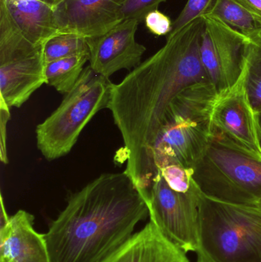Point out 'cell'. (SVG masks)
<instances>
[{
    "label": "cell",
    "mask_w": 261,
    "mask_h": 262,
    "mask_svg": "<svg viewBox=\"0 0 261 262\" xmlns=\"http://www.w3.org/2000/svg\"><path fill=\"white\" fill-rule=\"evenodd\" d=\"M259 206H261V204H260V205H259Z\"/></svg>",
    "instance_id": "obj_28"
},
{
    "label": "cell",
    "mask_w": 261,
    "mask_h": 262,
    "mask_svg": "<svg viewBox=\"0 0 261 262\" xmlns=\"http://www.w3.org/2000/svg\"><path fill=\"white\" fill-rule=\"evenodd\" d=\"M207 15L217 17L250 39L261 35L260 21L234 0H216Z\"/></svg>",
    "instance_id": "obj_17"
},
{
    "label": "cell",
    "mask_w": 261,
    "mask_h": 262,
    "mask_svg": "<svg viewBox=\"0 0 261 262\" xmlns=\"http://www.w3.org/2000/svg\"><path fill=\"white\" fill-rule=\"evenodd\" d=\"M26 38L38 46L59 34L52 6L42 0H3Z\"/></svg>",
    "instance_id": "obj_15"
},
{
    "label": "cell",
    "mask_w": 261,
    "mask_h": 262,
    "mask_svg": "<svg viewBox=\"0 0 261 262\" xmlns=\"http://www.w3.org/2000/svg\"><path fill=\"white\" fill-rule=\"evenodd\" d=\"M101 262H190L187 253L149 222Z\"/></svg>",
    "instance_id": "obj_14"
},
{
    "label": "cell",
    "mask_w": 261,
    "mask_h": 262,
    "mask_svg": "<svg viewBox=\"0 0 261 262\" xmlns=\"http://www.w3.org/2000/svg\"><path fill=\"white\" fill-rule=\"evenodd\" d=\"M212 122L215 130L261 157L257 115L248 97L244 69L235 84L218 94Z\"/></svg>",
    "instance_id": "obj_10"
},
{
    "label": "cell",
    "mask_w": 261,
    "mask_h": 262,
    "mask_svg": "<svg viewBox=\"0 0 261 262\" xmlns=\"http://www.w3.org/2000/svg\"><path fill=\"white\" fill-rule=\"evenodd\" d=\"M243 69L248 97L257 115L261 112V35L247 42Z\"/></svg>",
    "instance_id": "obj_18"
},
{
    "label": "cell",
    "mask_w": 261,
    "mask_h": 262,
    "mask_svg": "<svg viewBox=\"0 0 261 262\" xmlns=\"http://www.w3.org/2000/svg\"><path fill=\"white\" fill-rule=\"evenodd\" d=\"M9 107L0 101V134H1V160L3 163H8L6 150V124L10 118Z\"/></svg>",
    "instance_id": "obj_23"
},
{
    "label": "cell",
    "mask_w": 261,
    "mask_h": 262,
    "mask_svg": "<svg viewBox=\"0 0 261 262\" xmlns=\"http://www.w3.org/2000/svg\"><path fill=\"white\" fill-rule=\"evenodd\" d=\"M113 84L90 66L84 69L58 108L37 126V146L46 160L52 161L70 152L89 121L108 107Z\"/></svg>",
    "instance_id": "obj_6"
},
{
    "label": "cell",
    "mask_w": 261,
    "mask_h": 262,
    "mask_svg": "<svg viewBox=\"0 0 261 262\" xmlns=\"http://www.w3.org/2000/svg\"><path fill=\"white\" fill-rule=\"evenodd\" d=\"M218 94L212 83H198L170 103L153 144L158 170L171 163L194 170L216 132L212 113Z\"/></svg>",
    "instance_id": "obj_3"
},
{
    "label": "cell",
    "mask_w": 261,
    "mask_h": 262,
    "mask_svg": "<svg viewBox=\"0 0 261 262\" xmlns=\"http://www.w3.org/2000/svg\"><path fill=\"white\" fill-rule=\"evenodd\" d=\"M197 254L206 262H261V206L202 193Z\"/></svg>",
    "instance_id": "obj_4"
},
{
    "label": "cell",
    "mask_w": 261,
    "mask_h": 262,
    "mask_svg": "<svg viewBox=\"0 0 261 262\" xmlns=\"http://www.w3.org/2000/svg\"><path fill=\"white\" fill-rule=\"evenodd\" d=\"M149 208L125 172L103 173L70 195L45 233L52 262H101L125 244Z\"/></svg>",
    "instance_id": "obj_2"
},
{
    "label": "cell",
    "mask_w": 261,
    "mask_h": 262,
    "mask_svg": "<svg viewBox=\"0 0 261 262\" xmlns=\"http://www.w3.org/2000/svg\"><path fill=\"white\" fill-rule=\"evenodd\" d=\"M261 23V0H234Z\"/></svg>",
    "instance_id": "obj_24"
},
{
    "label": "cell",
    "mask_w": 261,
    "mask_h": 262,
    "mask_svg": "<svg viewBox=\"0 0 261 262\" xmlns=\"http://www.w3.org/2000/svg\"><path fill=\"white\" fill-rule=\"evenodd\" d=\"M44 46L32 42L0 0V101L20 107L45 84Z\"/></svg>",
    "instance_id": "obj_7"
},
{
    "label": "cell",
    "mask_w": 261,
    "mask_h": 262,
    "mask_svg": "<svg viewBox=\"0 0 261 262\" xmlns=\"http://www.w3.org/2000/svg\"><path fill=\"white\" fill-rule=\"evenodd\" d=\"M257 130H258L259 139L261 146V112L257 114Z\"/></svg>",
    "instance_id": "obj_26"
},
{
    "label": "cell",
    "mask_w": 261,
    "mask_h": 262,
    "mask_svg": "<svg viewBox=\"0 0 261 262\" xmlns=\"http://www.w3.org/2000/svg\"><path fill=\"white\" fill-rule=\"evenodd\" d=\"M196 262H206L205 261V260L202 259L201 257L198 256L197 261Z\"/></svg>",
    "instance_id": "obj_27"
},
{
    "label": "cell",
    "mask_w": 261,
    "mask_h": 262,
    "mask_svg": "<svg viewBox=\"0 0 261 262\" xmlns=\"http://www.w3.org/2000/svg\"><path fill=\"white\" fill-rule=\"evenodd\" d=\"M90 53L87 38L74 33H59L44 45L45 64L62 58Z\"/></svg>",
    "instance_id": "obj_19"
},
{
    "label": "cell",
    "mask_w": 261,
    "mask_h": 262,
    "mask_svg": "<svg viewBox=\"0 0 261 262\" xmlns=\"http://www.w3.org/2000/svg\"><path fill=\"white\" fill-rule=\"evenodd\" d=\"M89 60L90 53H86L49 63L45 66V84L61 95H67L78 82Z\"/></svg>",
    "instance_id": "obj_16"
},
{
    "label": "cell",
    "mask_w": 261,
    "mask_h": 262,
    "mask_svg": "<svg viewBox=\"0 0 261 262\" xmlns=\"http://www.w3.org/2000/svg\"><path fill=\"white\" fill-rule=\"evenodd\" d=\"M193 179L207 196L235 204H261V157L218 131L194 168Z\"/></svg>",
    "instance_id": "obj_5"
},
{
    "label": "cell",
    "mask_w": 261,
    "mask_h": 262,
    "mask_svg": "<svg viewBox=\"0 0 261 262\" xmlns=\"http://www.w3.org/2000/svg\"><path fill=\"white\" fill-rule=\"evenodd\" d=\"M202 196V191L197 184L189 190H175L159 172L147 203L150 221L186 253H197L199 249Z\"/></svg>",
    "instance_id": "obj_8"
},
{
    "label": "cell",
    "mask_w": 261,
    "mask_h": 262,
    "mask_svg": "<svg viewBox=\"0 0 261 262\" xmlns=\"http://www.w3.org/2000/svg\"><path fill=\"white\" fill-rule=\"evenodd\" d=\"M205 18L199 17L177 33L117 84L107 108L124 140V172L148 200L157 168L153 147L170 103L189 86L211 82L200 55Z\"/></svg>",
    "instance_id": "obj_1"
},
{
    "label": "cell",
    "mask_w": 261,
    "mask_h": 262,
    "mask_svg": "<svg viewBox=\"0 0 261 262\" xmlns=\"http://www.w3.org/2000/svg\"><path fill=\"white\" fill-rule=\"evenodd\" d=\"M215 2L216 0H188L185 7L173 21V29L168 35H175L196 18L207 15Z\"/></svg>",
    "instance_id": "obj_20"
},
{
    "label": "cell",
    "mask_w": 261,
    "mask_h": 262,
    "mask_svg": "<svg viewBox=\"0 0 261 262\" xmlns=\"http://www.w3.org/2000/svg\"><path fill=\"white\" fill-rule=\"evenodd\" d=\"M42 1H44V3L49 4V6H52L53 9H55V8L60 3H61L63 0H42Z\"/></svg>",
    "instance_id": "obj_25"
},
{
    "label": "cell",
    "mask_w": 261,
    "mask_h": 262,
    "mask_svg": "<svg viewBox=\"0 0 261 262\" xmlns=\"http://www.w3.org/2000/svg\"><path fill=\"white\" fill-rule=\"evenodd\" d=\"M144 21L149 31L157 36H167L173 29V23L170 17L158 9L150 12L146 16Z\"/></svg>",
    "instance_id": "obj_22"
},
{
    "label": "cell",
    "mask_w": 261,
    "mask_h": 262,
    "mask_svg": "<svg viewBox=\"0 0 261 262\" xmlns=\"http://www.w3.org/2000/svg\"><path fill=\"white\" fill-rule=\"evenodd\" d=\"M125 0H63L54 9L59 33L85 38L104 35L122 21Z\"/></svg>",
    "instance_id": "obj_12"
},
{
    "label": "cell",
    "mask_w": 261,
    "mask_h": 262,
    "mask_svg": "<svg viewBox=\"0 0 261 262\" xmlns=\"http://www.w3.org/2000/svg\"><path fill=\"white\" fill-rule=\"evenodd\" d=\"M139 24L124 20L104 35L87 38L90 66L95 72L110 78L118 71H132L142 63L147 49L136 40Z\"/></svg>",
    "instance_id": "obj_11"
},
{
    "label": "cell",
    "mask_w": 261,
    "mask_h": 262,
    "mask_svg": "<svg viewBox=\"0 0 261 262\" xmlns=\"http://www.w3.org/2000/svg\"><path fill=\"white\" fill-rule=\"evenodd\" d=\"M34 215L20 209L0 228V262H52L45 234L34 229Z\"/></svg>",
    "instance_id": "obj_13"
},
{
    "label": "cell",
    "mask_w": 261,
    "mask_h": 262,
    "mask_svg": "<svg viewBox=\"0 0 261 262\" xmlns=\"http://www.w3.org/2000/svg\"><path fill=\"white\" fill-rule=\"evenodd\" d=\"M200 55L210 81L221 92L237 82L243 70L244 54L250 38L217 17L204 15Z\"/></svg>",
    "instance_id": "obj_9"
},
{
    "label": "cell",
    "mask_w": 261,
    "mask_h": 262,
    "mask_svg": "<svg viewBox=\"0 0 261 262\" xmlns=\"http://www.w3.org/2000/svg\"><path fill=\"white\" fill-rule=\"evenodd\" d=\"M167 0H125L121 9L122 21L133 19L141 23L150 12L157 10Z\"/></svg>",
    "instance_id": "obj_21"
}]
</instances>
